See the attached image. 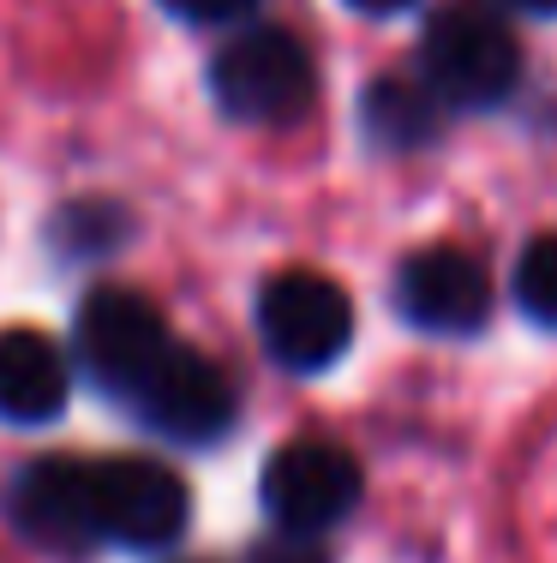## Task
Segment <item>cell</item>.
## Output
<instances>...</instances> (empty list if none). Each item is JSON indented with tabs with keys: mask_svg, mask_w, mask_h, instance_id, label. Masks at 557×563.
Masks as SVG:
<instances>
[{
	"mask_svg": "<svg viewBox=\"0 0 557 563\" xmlns=\"http://www.w3.org/2000/svg\"><path fill=\"white\" fill-rule=\"evenodd\" d=\"M175 347L168 318L132 288H97L78 306V360L109 396H132L156 372V360Z\"/></svg>",
	"mask_w": 557,
	"mask_h": 563,
	"instance_id": "6",
	"label": "cell"
},
{
	"mask_svg": "<svg viewBox=\"0 0 557 563\" xmlns=\"http://www.w3.org/2000/svg\"><path fill=\"white\" fill-rule=\"evenodd\" d=\"M252 563H330V552L312 540V533H282L276 528V540L252 545Z\"/></svg>",
	"mask_w": 557,
	"mask_h": 563,
	"instance_id": "14",
	"label": "cell"
},
{
	"mask_svg": "<svg viewBox=\"0 0 557 563\" xmlns=\"http://www.w3.org/2000/svg\"><path fill=\"white\" fill-rule=\"evenodd\" d=\"M396 312L426 336H474L492 318V276L461 246H420L396 271Z\"/></svg>",
	"mask_w": 557,
	"mask_h": 563,
	"instance_id": "8",
	"label": "cell"
},
{
	"mask_svg": "<svg viewBox=\"0 0 557 563\" xmlns=\"http://www.w3.org/2000/svg\"><path fill=\"white\" fill-rule=\"evenodd\" d=\"M210 97L241 126H294L318 97L312 55L276 24L241 31L210 60Z\"/></svg>",
	"mask_w": 557,
	"mask_h": 563,
	"instance_id": "2",
	"label": "cell"
},
{
	"mask_svg": "<svg viewBox=\"0 0 557 563\" xmlns=\"http://www.w3.org/2000/svg\"><path fill=\"white\" fill-rule=\"evenodd\" d=\"M354 12H378V19H390V12H408L414 0H348Z\"/></svg>",
	"mask_w": 557,
	"mask_h": 563,
	"instance_id": "16",
	"label": "cell"
},
{
	"mask_svg": "<svg viewBox=\"0 0 557 563\" xmlns=\"http://www.w3.org/2000/svg\"><path fill=\"white\" fill-rule=\"evenodd\" d=\"M515 7H527V12H557V0H515Z\"/></svg>",
	"mask_w": 557,
	"mask_h": 563,
	"instance_id": "17",
	"label": "cell"
},
{
	"mask_svg": "<svg viewBox=\"0 0 557 563\" xmlns=\"http://www.w3.org/2000/svg\"><path fill=\"white\" fill-rule=\"evenodd\" d=\"M420 73L449 109H498L522 85V43L492 7H444L420 36Z\"/></svg>",
	"mask_w": 557,
	"mask_h": 563,
	"instance_id": "1",
	"label": "cell"
},
{
	"mask_svg": "<svg viewBox=\"0 0 557 563\" xmlns=\"http://www.w3.org/2000/svg\"><path fill=\"white\" fill-rule=\"evenodd\" d=\"M73 372L43 330H0V413L12 426H48L66 408Z\"/></svg>",
	"mask_w": 557,
	"mask_h": 563,
	"instance_id": "10",
	"label": "cell"
},
{
	"mask_svg": "<svg viewBox=\"0 0 557 563\" xmlns=\"http://www.w3.org/2000/svg\"><path fill=\"white\" fill-rule=\"evenodd\" d=\"M163 7L186 24H229V19H241V12H252L258 0H163Z\"/></svg>",
	"mask_w": 557,
	"mask_h": 563,
	"instance_id": "15",
	"label": "cell"
},
{
	"mask_svg": "<svg viewBox=\"0 0 557 563\" xmlns=\"http://www.w3.org/2000/svg\"><path fill=\"white\" fill-rule=\"evenodd\" d=\"M126 210L121 205H102V198H85V205H66L55 217V246L66 258H97V252H114L126 240Z\"/></svg>",
	"mask_w": 557,
	"mask_h": 563,
	"instance_id": "12",
	"label": "cell"
},
{
	"mask_svg": "<svg viewBox=\"0 0 557 563\" xmlns=\"http://www.w3.org/2000/svg\"><path fill=\"white\" fill-rule=\"evenodd\" d=\"M258 336L276 366L324 372L354 342V300L318 271H282L258 294Z\"/></svg>",
	"mask_w": 557,
	"mask_h": 563,
	"instance_id": "3",
	"label": "cell"
},
{
	"mask_svg": "<svg viewBox=\"0 0 557 563\" xmlns=\"http://www.w3.org/2000/svg\"><path fill=\"white\" fill-rule=\"evenodd\" d=\"M90 516H97V540L126 545V552H156L186 533L192 498L175 467L151 455H109V462H90Z\"/></svg>",
	"mask_w": 557,
	"mask_h": 563,
	"instance_id": "4",
	"label": "cell"
},
{
	"mask_svg": "<svg viewBox=\"0 0 557 563\" xmlns=\"http://www.w3.org/2000/svg\"><path fill=\"white\" fill-rule=\"evenodd\" d=\"M515 306L534 324L557 330V234L527 240V252L515 258Z\"/></svg>",
	"mask_w": 557,
	"mask_h": 563,
	"instance_id": "13",
	"label": "cell"
},
{
	"mask_svg": "<svg viewBox=\"0 0 557 563\" xmlns=\"http://www.w3.org/2000/svg\"><path fill=\"white\" fill-rule=\"evenodd\" d=\"M126 408L138 413L151 432L175 438V444H216L234 426V384L210 354L175 342L156 360L151 378L126 396Z\"/></svg>",
	"mask_w": 557,
	"mask_h": 563,
	"instance_id": "7",
	"label": "cell"
},
{
	"mask_svg": "<svg viewBox=\"0 0 557 563\" xmlns=\"http://www.w3.org/2000/svg\"><path fill=\"white\" fill-rule=\"evenodd\" d=\"M360 126L383 151H420L437 132V97L426 85H408V78H378L360 102Z\"/></svg>",
	"mask_w": 557,
	"mask_h": 563,
	"instance_id": "11",
	"label": "cell"
},
{
	"mask_svg": "<svg viewBox=\"0 0 557 563\" xmlns=\"http://www.w3.org/2000/svg\"><path fill=\"white\" fill-rule=\"evenodd\" d=\"M258 498L282 533H324L360 504V462L330 438H294L264 462Z\"/></svg>",
	"mask_w": 557,
	"mask_h": 563,
	"instance_id": "5",
	"label": "cell"
},
{
	"mask_svg": "<svg viewBox=\"0 0 557 563\" xmlns=\"http://www.w3.org/2000/svg\"><path fill=\"white\" fill-rule=\"evenodd\" d=\"M12 528L43 552H90L97 516H90V462L43 455L12 479Z\"/></svg>",
	"mask_w": 557,
	"mask_h": 563,
	"instance_id": "9",
	"label": "cell"
}]
</instances>
